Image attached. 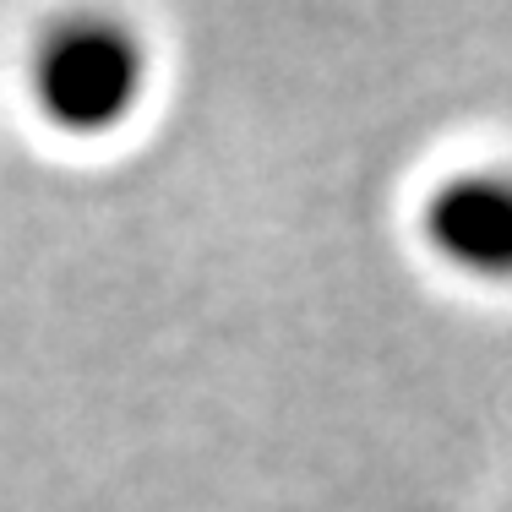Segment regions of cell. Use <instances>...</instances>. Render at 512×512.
Returning <instances> with one entry per match:
<instances>
[{
    "mask_svg": "<svg viewBox=\"0 0 512 512\" xmlns=\"http://www.w3.org/2000/svg\"><path fill=\"white\" fill-rule=\"evenodd\" d=\"M420 240L474 284H512V164L436 180L420 202Z\"/></svg>",
    "mask_w": 512,
    "mask_h": 512,
    "instance_id": "6da1fadb",
    "label": "cell"
},
{
    "mask_svg": "<svg viewBox=\"0 0 512 512\" xmlns=\"http://www.w3.org/2000/svg\"><path fill=\"white\" fill-rule=\"evenodd\" d=\"M142 77V55L126 33L115 28H77L60 33L44 50L39 66V93L71 126H104L131 104Z\"/></svg>",
    "mask_w": 512,
    "mask_h": 512,
    "instance_id": "7a4b0ae2",
    "label": "cell"
}]
</instances>
